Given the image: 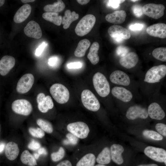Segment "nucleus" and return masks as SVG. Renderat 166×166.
I'll return each instance as SVG.
<instances>
[{
  "mask_svg": "<svg viewBox=\"0 0 166 166\" xmlns=\"http://www.w3.org/2000/svg\"><path fill=\"white\" fill-rule=\"evenodd\" d=\"M93 81L94 88L100 96L105 97L109 94V84L103 74L100 72L96 73L93 77Z\"/></svg>",
  "mask_w": 166,
  "mask_h": 166,
  "instance_id": "1",
  "label": "nucleus"
},
{
  "mask_svg": "<svg viewBox=\"0 0 166 166\" xmlns=\"http://www.w3.org/2000/svg\"><path fill=\"white\" fill-rule=\"evenodd\" d=\"M96 21L95 16L88 14L83 17L77 24L75 29L76 34L80 36L85 35L91 30Z\"/></svg>",
  "mask_w": 166,
  "mask_h": 166,
  "instance_id": "2",
  "label": "nucleus"
},
{
  "mask_svg": "<svg viewBox=\"0 0 166 166\" xmlns=\"http://www.w3.org/2000/svg\"><path fill=\"white\" fill-rule=\"evenodd\" d=\"M166 74V66L161 65L153 66L147 72L144 81L149 83L158 82Z\"/></svg>",
  "mask_w": 166,
  "mask_h": 166,
  "instance_id": "3",
  "label": "nucleus"
},
{
  "mask_svg": "<svg viewBox=\"0 0 166 166\" xmlns=\"http://www.w3.org/2000/svg\"><path fill=\"white\" fill-rule=\"evenodd\" d=\"M50 92L54 99L59 104L65 103L69 100V91L61 84L56 83L52 85L50 88Z\"/></svg>",
  "mask_w": 166,
  "mask_h": 166,
  "instance_id": "4",
  "label": "nucleus"
},
{
  "mask_svg": "<svg viewBox=\"0 0 166 166\" xmlns=\"http://www.w3.org/2000/svg\"><path fill=\"white\" fill-rule=\"evenodd\" d=\"M81 100L83 105L89 110L96 112L100 108V105L98 99L89 90L83 91L81 94Z\"/></svg>",
  "mask_w": 166,
  "mask_h": 166,
  "instance_id": "5",
  "label": "nucleus"
},
{
  "mask_svg": "<svg viewBox=\"0 0 166 166\" xmlns=\"http://www.w3.org/2000/svg\"><path fill=\"white\" fill-rule=\"evenodd\" d=\"M67 130L78 138H86L90 132L89 128L85 123L77 121L70 123L67 126Z\"/></svg>",
  "mask_w": 166,
  "mask_h": 166,
  "instance_id": "6",
  "label": "nucleus"
},
{
  "mask_svg": "<svg viewBox=\"0 0 166 166\" xmlns=\"http://www.w3.org/2000/svg\"><path fill=\"white\" fill-rule=\"evenodd\" d=\"M164 6L162 4L148 3L142 7L143 13L149 17L158 19L164 14Z\"/></svg>",
  "mask_w": 166,
  "mask_h": 166,
  "instance_id": "7",
  "label": "nucleus"
},
{
  "mask_svg": "<svg viewBox=\"0 0 166 166\" xmlns=\"http://www.w3.org/2000/svg\"><path fill=\"white\" fill-rule=\"evenodd\" d=\"M11 108L15 113L25 116L29 115L33 109L30 102L23 99L14 101L12 104Z\"/></svg>",
  "mask_w": 166,
  "mask_h": 166,
  "instance_id": "8",
  "label": "nucleus"
},
{
  "mask_svg": "<svg viewBox=\"0 0 166 166\" xmlns=\"http://www.w3.org/2000/svg\"><path fill=\"white\" fill-rule=\"evenodd\" d=\"M145 155L152 159L166 165V151L164 149L151 146L146 147L144 150Z\"/></svg>",
  "mask_w": 166,
  "mask_h": 166,
  "instance_id": "9",
  "label": "nucleus"
},
{
  "mask_svg": "<svg viewBox=\"0 0 166 166\" xmlns=\"http://www.w3.org/2000/svg\"><path fill=\"white\" fill-rule=\"evenodd\" d=\"M34 78L31 73H26L23 75L18 81L16 90L18 93L23 94L28 92L34 83Z\"/></svg>",
  "mask_w": 166,
  "mask_h": 166,
  "instance_id": "10",
  "label": "nucleus"
},
{
  "mask_svg": "<svg viewBox=\"0 0 166 166\" xmlns=\"http://www.w3.org/2000/svg\"><path fill=\"white\" fill-rule=\"evenodd\" d=\"M147 110L139 106L130 107L127 110L126 116L128 119L133 120L138 118L145 119L148 117Z\"/></svg>",
  "mask_w": 166,
  "mask_h": 166,
  "instance_id": "11",
  "label": "nucleus"
},
{
  "mask_svg": "<svg viewBox=\"0 0 166 166\" xmlns=\"http://www.w3.org/2000/svg\"><path fill=\"white\" fill-rule=\"evenodd\" d=\"M24 32L27 36L39 39L42 36V32L39 24L34 21H30L24 29Z\"/></svg>",
  "mask_w": 166,
  "mask_h": 166,
  "instance_id": "12",
  "label": "nucleus"
},
{
  "mask_svg": "<svg viewBox=\"0 0 166 166\" xmlns=\"http://www.w3.org/2000/svg\"><path fill=\"white\" fill-rule=\"evenodd\" d=\"M109 79L112 82L117 85L128 86L130 83L129 76L125 72L120 70L113 72L110 75Z\"/></svg>",
  "mask_w": 166,
  "mask_h": 166,
  "instance_id": "13",
  "label": "nucleus"
},
{
  "mask_svg": "<svg viewBox=\"0 0 166 166\" xmlns=\"http://www.w3.org/2000/svg\"><path fill=\"white\" fill-rule=\"evenodd\" d=\"M108 33L113 38H120L124 40L129 39L131 37L130 32L126 28L119 25H114L110 27Z\"/></svg>",
  "mask_w": 166,
  "mask_h": 166,
  "instance_id": "14",
  "label": "nucleus"
},
{
  "mask_svg": "<svg viewBox=\"0 0 166 166\" xmlns=\"http://www.w3.org/2000/svg\"><path fill=\"white\" fill-rule=\"evenodd\" d=\"M146 32L152 36L165 38L166 37V24L163 23L154 24L147 28Z\"/></svg>",
  "mask_w": 166,
  "mask_h": 166,
  "instance_id": "15",
  "label": "nucleus"
},
{
  "mask_svg": "<svg viewBox=\"0 0 166 166\" xmlns=\"http://www.w3.org/2000/svg\"><path fill=\"white\" fill-rule=\"evenodd\" d=\"M15 58L10 55H5L0 60V74L3 76L6 75L14 66Z\"/></svg>",
  "mask_w": 166,
  "mask_h": 166,
  "instance_id": "16",
  "label": "nucleus"
},
{
  "mask_svg": "<svg viewBox=\"0 0 166 166\" xmlns=\"http://www.w3.org/2000/svg\"><path fill=\"white\" fill-rule=\"evenodd\" d=\"M111 93L116 98L124 102L130 101L133 97L132 93L123 87H114L112 88Z\"/></svg>",
  "mask_w": 166,
  "mask_h": 166,
  "instance_id": "17",
  "label": "nucleus"
},
{
  "mask_svg": "<svg viewBox=\"0 0 166 166\" xmlns=\"http://www.w3.org/2000/svg\"><path fill=\"white\" fill-rule=\"evenodd\" d=\"M138 57L135 53L128 52L125 56L121 57L119 60L120 64L127 69L132 68L136 66L138 61Z\"/></svg>",
  "mask_w": 166,
  "mask_h": 166,
  "instance_id": "18",
  "label": "nucleus"
},
{
  "mask_svg": "<svg viewBox=\"0 0 166 166\" xmlns=\"http://www.w3.org/2000/svg\"><path fill=\"white\" fill-rule=\"evenodd\" d=\"M148 115L152 119L161 120L165 117V113L160 105L156 102L151 103L148 110Z\"/></svg>",
  "mask_w": 166,
  "mask_h": 166,
  "instance_id": "19",
  "label": "nucleus"
},
{
  "mask_svg": "<svg viewBox=\"0 0 166 166\" xmlns=\"http://www.w3.org/2000/svg\"><path fill=\"white\" fill-rule=\"evenodd\" d=\"M31 11V6L26 4L18 10L14 17V21L16 23H20L25 21L30 15Z\"/></svg>",
  "mask_w": 166,
  "mask_h": 166,
  "instance_id": "20",
  "label": "nucleus"
},
{
  "mask_svg": "<svg viewBox=\"0 0 166 166\" xmlns=\"http://www.w3.org/2000/svg\"><path fill=\"white\" fill-rule=\"evenodd\" d=\"M124 151L123 147L119 144H114L111 145L110 152L111 159L116 164H122L124 160L121 154Z\"/></svg>",
  "mask_w": 166,
  "mask_h": 166,
  "instance_id": "21",
  "label": "nucleus"
},
{
  "mask_svg": "<svg viewBox=\"0 0 166 166\" xmlns=\"http://www.w3.org/2000/svg\"><path fill=\"white\" fill-rule=\"evenodd\" d=\"M126 14L124 10H117L107 14L105 19L109 22L115 24H121L125 20Z\"/></svg>",
  "mask_w": 166,
  "mask_h": 166,
  "instance_id": "22",
  "label": "nucleus"
},
{
  "mask_svg": "<svg viewBox=\"0 0 166 166\" xmlns=\"http://www.w3.org/2000/svg\"><path fill=\"white\" fill-rule=\"evenodd\" d=\"M19 152L18 144L13 142H10L6 144L5 151L7 158L10 160H13L18 156Z\"/></svg>",
  "mask_w": 166,
  "mask_h": 166,
  "instance_id": "23",
  "label": "nucleus"
},
{
  "mask_svg": "<svg viewBox=\"0 0 166 166\" xmlns=\"http://www.w3.org/2000/svg\"><path fill=\"white\" fill-rule=\"evenodd\" d=\"M79 18L78 14L73 11L72 12L69 10L65 12V15L62 18L61 23L63 25V28L65 29L68 28L71 23L74 21L77 20Z\"/></svg>",
  "mask_w": 166,
  "mask_h": 166,
  "instance_id": "24",
  "label": "nucleus"
},
{
  "mask_svg": "<svg viewBox=\"0 0 166 166\" xmlns=\"http://www.w3.org/2000/svg\"><path fill=\"white\" fill-rule=\"evenodd\" d=\"M99 48V45L98 42H95L91 46L87 58L91 62L95 65L98 63L99 61V57L98 54Z\"/></svg>",
  "mask_w": 166,
  "mask_h": 166,
  "instance_id": "25",
  "label": "nucleus"
},
{
  "mask_svg": "<svg viewBox=\"0 0 166 166\" xmlns=\"http://www.w3.org/2000/svg\"><path fill=\"white\" fill-rule=\"evenodd\" d=\"M90 41L87 39H85L81 40L78 43L74 55L77 57L84 56L85 53L90 45Z\"/></svg>",
  "mask_w": 166,
  "mask_h": 166,
  "instance_id": "26",
  "label": "nucleus"
},
{
  "mask_svg": "<svg viewBox=\"0 0 166 166\" xmlns=\"http://www.w3.org/2000/svg\"><path fill=\"white\" fill-rule=\"evenodd\" d=\"M96 160L100 164H105L110 163L111 157L109 149L107 147L104 148L98 155Z\"/></svg>",
  "mask_w": 166,
  "mask_h": 166,
  "instance_id": "27",
  "label": "nucleus"
},
{
  "mask_svg": "<svg viewBox=\"0 0 166 166\" xmlns=\"http://www.w3.org/2000/svg\"><path fill=\"white\" fill-rule=\"evenodd\" d=\"M65 7V5L63 2L61 0H58L57 2L53 3V4H48L45 6L43 9L46 12L56 13L62 11Z\"/></svg>",
  "mask_w": 166,
  "mask_h": 166,
  "instance_id": "28",
  "label": "nucleus"
},
{
  "mask_svg": "<svg viewBox=\"0 0 166 166\" xmlns=\"http://www.w3.org/2000/svg\"><path fill=\"white\" fill-rule=\"evenodd\" d=\"M96 160L95 156L93 154L89 153L78 161L76 166H94Z\"/></svg>",
  "mask_w": 166,
  "mask_h": 166,
  "instance_id": "29",
  "label": "nucleus"
},
{
  "mask_svg": "<svg viewBox=\"0 0 166 166\" xmlns=\"http://www.w3.org/2000/svg\"><path fill=\"white\" fill-rule=\"evenodd\" d=\"M38 104V109L42 113H46L49 109H52L54 106L52 99L49 96H45L43 101Z\"/></svg>",
  "mask_w": 166,
  "mask_h": 166,
  "instance_id": "30",
  "label": "nucleus"
},
{
  "mask_svg": "<svg viewBox=\"0 0 166 166\" xmlns=\"http://www.w3.org/2000/svg\"><path fill=\"white\" fill-rule=\"evenodd\" d=\"M20 159L23 164L29 166H35L37 164L35 158L27 150L22 152Z\"/></svg>",
  "mask_w": 166,
  "mask_h": 166,
  "instance_id": "31",
  "label": "nucleus"
},
{
  "mask_svg": "<svg viewBox=\"0 0 166 166\" xmlns=\"http://www.w3.org/2000/svg\"><path fill=\"white\" fill-rule=\"evenodd\" d=\"M43 18L49 21L58 26L61 24L62 17L58 15V13L52 12H45L42 15Z\"/></svg>",
  "mask_w": 166,
  "mask_h": 166,
  "instance_id": "32",
  "label": "nucleus"
},
{
  "mask_svg": "<svg viewBox=\"0 0 166 166\" xmlns=\"http://www.w3.org/2000/svg\"><path fill=\"white\" fill-rule=\"evenodd\" d=\"M152 55L155 59L162 61H166V48L159 47L156 48L152 52Z\"/></svg>",
  "mask_w": 166,
  "mask_h": 166,
  "instance_id": "33",
  "label": "nucleus"
},
{
  "mask_svg": "<svg viewBox=\"0 0 166 166\" xmlns=\"http://www.w3.org/2000/svg\"><path fill=\"white\" fill-rule=\"evenodd\" d=\"M37 123L41 129L46 132L51 133L53 132L52 125L48 121L42 119H38L37 121Z\"/></svg>",
  "mask_w": 166,
  "mask_h": 166,
  "instance_id": "34",
  "label": "nucleus"
},
{
  "mask_svg": "<svg viewBox=\"0 0 166 166\" xmlns=\"http://www.w3.org/2000/svg\"><path fill=\"white\" fill-rule=\"evenodd\" d=\"M145 137L156 140H160L163 139V137L159 133L151 130H145L142 133Z\"/></svg>",
  "mask_w": 166,
  "mask_h": 166,
  "instance_id": "35",
  "label": "nucleus"
},
{
  "mask_svg": "<svg viewBox=\"0 0 166 166\" xmlns=\"http://www.w3.org/2000/svg\"><path fill=\"white\" fill-rule=\"evenodd\" d=\"M65 154L64 149L62 147H61L57 152H53L51 154V159L54 162L59 161L64 157Z\"/></svg>",
  "mask_w": 166,
  "mask_h": 166,
  "instance_id": "36",
  "label": "nucleus"
},
{
  "mask_svg": "<svg viewBox=\"0 0 166 166\" xmlns=\"http://www.w3.org/2000/svg\"><path fill=\"white\" fill-rule=\"evenodd\" d=\"M29 131L32 136L38 138H42L45 135L44 131L40 128L30 127L29 128Z\"/></svg>",
  "mask_w": 166,
  "mask_h": 166,
  "instance_id": "37",
  "label": "nucleus"
},
{
  "mask_svg": "<svg viewBox=\"0 0 166 166\" xmlns=\"http://www.w3.org/2000/svg\"><path fill=\"white\" fill-rule=\"evenodd\" d=\"M66 137L67 139L63 141L64 144L75 145L77 143L78 138L73 134L69 133L66 134Z\"/></svg>",
  "mask_w": 166,
  "mask_h": 166,
  "instance_id": "38",
  "label": "nucleus"
},
{
  "mask_svg": "<svg viewBox=\"0 0 166 166\" xmlns=\"http://www.w3.org/2000/svg\"><path fill=\"white\" fill-rule=\"evenodd\" d=\"M116 52L118 55L122 57L128 53L129 49L126 46L120 45L117 47Z\"/></svg>",
  "mask_w": 166,
  "mask_h": 166,
  "instance_id": "39",
  "label": "nucleus"
},
{
  "mask_svg": "<svg viewBox=\"0 0 166 166\" xmlns=\"http://www.w3.org/2000/svg\"><path fill=\"white\" fill-rule=\"evenodd\" d=\"M132 12L134 15L137 17H140L143 14L142 7L138 5H135L132 7Z\"/></svg>",
  "mask_w": 166,
  "mask_h": 166,
  "instance_id": "40",
  "label": "nucleus"
},
{
  "mask_svg": "<svg viewBox=\"0 0 166 166\" xmlns=\"http://www.w3.org/2000/svg\"><path fill=\"white\" fill-rule=\"evenodd\" d=\"M155 128L160 134L166 136V125L162 123H158L156 124Z\"/></svg>",
  "mask_w": 166,
  "mask_h": 166,
  "instance_id": "41",
  "label": "nucleus"
},
{
  "mask_svg": "<svg viewBox=\"0 0 166 166\" xmlns=\"http://www.w3.org/2000/svg\"><path fill=\"white\" fill-rule=\"evenodd\" d=\"M59 61L58 58L56 56H53L50 57L48 60V63L49 65L52 67H56Z\"/></svg>",
  "mask_w": 166,
  "mask_h": 166,
  "instance_id": "42",
  "label": "nucleus"
},
{
  "mask_svg": "<svg viewBox=\"0 0 166 166\" xmlns=\"http://www.w3.org/2000/svg\"><path fill=\"white\" fill-rule=\"evenodd\" d=\"M125 0H108L107 4L109 6L114 8H118L120 4L123 3Z\"/></svg>",
  "mask_w": 166,
  "mask_h": 166,
  "instance_id": "43",
  "label": "nucleus"
},
{
  "mask_svg": "<svg viewBox=\"0 0 166 166\" xmlns=\"http://www.w3.org/2000/svg\"><path fill=\"white\" fill-rule=\"evenodd\" d=\"M40 147V144L34 140H31L28 145V148L32 150H36L39 149Z\"/></svg>",
  "mask_w": 166,
  "mask_h": 166,
  "instance_id": "44",
  "label": "nucleus"
},
{
  "mask_svg": "<svg viewBox=\"0 0 166 166\" xmlns=\"http://www.w3.org/2000/svg\"><path fill=\"white\" fill-rule=\"evenodd\" d=\"M47 45L46 43L45 42H42L36 49L35 53V55L38 57L41 55Z\"/></svg>",
  "mask_w": 166,
  "mask_h": 166,
  "instance_id": "45",
  "label": "nucleus"
},
{
  "mask_svg": "<svg viewBox=\"0 0 166 166\" xmlns=\"http://www.w3.org/2000/svg\"><path fill=\"white\" fill-rule=\"evenodd\" d=\"M67 67L69 69H79L81 67L82 64L79 62H71L68 64Z\"/></svg>",
  "mask_w": 166,
  "mask_h": 166,
  "instance_id": "46",
  "label": "nucleus"
},
{
  "mask_svg": "<svg viewBox=\"0 0 166 166\" xmlns=\"http://www.w3.org/2000/svg\"><path fill=\"white\" fill-rule=\"evenodd\" d=\"M144 25L140 23H136L133 25H132L129 26L130 30L133 31L140 30L143 28Z\"/></svg>",
  "mask_w": 166,
  "mask_h": 166,
  "instance_id": "47",
  "label": "nucleus"
},
{
  "mask_svg": "<svg viewBox=\"0 0 166 166\" xmlns=\"http://www.w3.org/2000/svg\"><path fill=\"white\" fill-rule=\"evenodd\" d=\"M56 166H72V165L69 161L66 160L59 163Z\"/></svg>",
  "mask_w": 166,
  "mask_h": 166,
  "instance_id": "48",
  "label": "nucleus"
},
{
  "mask_svg": "<svg viewBox=\"0 0 166 166\" xmlns=\"http://www.w3.org/2000/svg\"><path fill=\"white\" fill-rule=\"evenodd\" d=\"M45 97V95L43 93H40L38 94L37 98V101L38 104L43 101Z\"/></svg>",
  "mask_w": 166,
  "mask_h": 166,
  "instance_id": "49",
  "label": "nucleus"
},
{
  "mask_svg": "<svg viewBox=\"0 0 166 166\" xmlns=\"http://www.w3.org/2000/svg\"><path fill=\"white\" fill-rule=\"evenodd\" d=\"M38 153L40 155H46L47 152L46 149L43 147L40 148L38 151Z\"/></svg>",
  "mask_w": 166,
  "mask_h": 166,
  "instance_id": "50",
  "label": "nucleus"
},
{
  "mask_svg": "<svg viewBox=\"0 0 166 166\" xmlns=\"http://www.w3.org/2000/svg\"><path fill=\"white\" fill-rule=\"evenodd\" d=\"M77 1L81 5H84L87 4L90 1L89 0H77Z\"/></svg>",
  "mask_w": 166,
  "mask_h": 166,
  "instance_id": "51",
  "label": "nucleus"
},
{
  "mask_svg": "<svg viewBox=\"0 0 166 166\" xmlns=\"http://www.w3.org/2000/svg\"><path fill=\"white\" fill-rule=\"evenodd\" d=\"M5 144L3 143H0V153L2 152L4 150Z\"/></svg>",
  "mask_w": 166,
  "mask_h": 166,
  "instance_id": "52",
  "label": "nucleus"
},
{
  "mask_svg": "<svg viewBox=\"0 0 166 166\" xmlns=\"http://www.w3.org/2000/svg\"><path fill=\"white\" fill-rule=\"evenodd\" d=\"M113 39H114V41H115L116 42L118 43H121V42H122L123 40V39L122 38H113Z\"/></svg>",
  "mask_w": 166,
  "mask_h": 166,
  "instance_id": "53",
  "label": "nucleus"
},
{
  "mask_svg": "<svg viewBox=\"0 0 166 166\" xmlns=\"http://www.w3.org/2000/svg\"><path fill=\"white\" fill-rule=\"evenodd\" d=\"M35 0H21V1L23 3H26L28 2H33L35 1Z\"/></svg>",
  "mask_w": 166,
  "mask_h": 166,
  "instance_id": "54",
  "label": "nucleus"
},
{
  "mask_svg": "<svg viewBox=\"0 0 166 166\" xmlns=\"http://www.w3.org/2000/svg\"><path fill=\"white\" fill-rule=\"evenodd\" d=\"M137 166H158L157 164H141L138 165Z\"/></svg>",
  "mask_w": 166,
  "mask_h": 166,
  "instance_id": "55",
  "label": "nucleus"
},
{
  "mask_svg": "<svg viewBox=\"0 0 166 166\" xmlns=\"http://www.w3.org/2000/svg\"><path fill=\"white\" fill-rule=\"evenodd\" d=\"M34 157L36 159H38L39 158L40 155L38 153H35L34 154Z\"/></svg>",
  "mask_w": 166,
  "mask_h": 166,
  "instance_id": "56",
  "label": "nucleus"
},
{
  "mask_svg": "<svg viewBox=\"0 0 166 166\" xmlns=\"http://www.w3.org/2000/svg\"><path fill=\"white\" fill-rule=\"evenodd\" d=\"M95 166H105V165L104 164H99L96 165Z\"/></svg>",
  "mask_w": 166,
  "mask_h": 166,
  "instance_id": "57",
  "label": "nucleus"
},
{
  "mask_svg": "<svg viewBox=\"0 0 166 166\" xmlns=\"http://www.w3.org/2000/svg\"><path fill=\"white\" fill-rule=\"evenodd\" d=\"M139 1V0H130V1H131V2H135L138 1Z\"/></svg>",
  "mask_w": 166,
  "mask_h": 166,
  "instance_id": "58",
  "label": "nucleus"
}]
</instances>
